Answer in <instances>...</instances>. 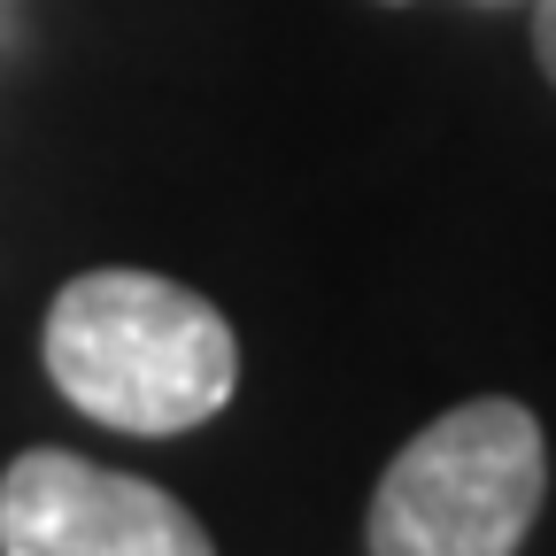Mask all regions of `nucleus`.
Wrapping results in <instances>:
<instances>
[{
	"instance_id": "7ed1b4c3",
	"label": "nucleus",
	"mask_w": 556,
	"mask_h": 556,
	"mask_svg": "<svg viewBox=\"0 0 556 556\" xmlns=\"http://www.w3.org/2000/svg\"><path fill=\"white\" fill-rule=\"evenodd\" d=\"M0 556H217L201 518L155 479L70 448H24L0 471Z\"/></svg>"
},
{
	"instance_id": "39448f33",
	"label": "nucleus",
	"mask_w": 556,
	"mask_h": 556,
	"mask_svg": "<svg viewBox=\"0 0 556 556\" xmlns=\"http://www.w3.org/2000/svg\"><path fill=\"white\" fill-rule=\"evenodd\" d=\"M479 9H510V0H479Z\"/></svg>"
},
{
	"instance_id": "f257e3e1",
	"label": "nucleus",
	"mask_w": 556,
	"mask_h": 556,
	"mask_svg": "<svg viewBox=\"0 0 556 556\" xmlns=\"http://www.w3.org/2000/svg\"><path fill=\"white\" fill-rule=\"evenodd\" d=\"M47 379L70 409L116 433H193L240 387L225 309L163 270H86L47 309Z\"/></svg>"
},
{
	"instance_id": "f03ea898",
	"label": "nucleus",
	"mask_w": 556,
	"mask_h": 556,
	"mask_svg": "<svg viewBox=\"0 0 556 556\" xmlns=\"http://www.w3.org/2000/svg\"><path fill=\"white\" fill-rule=\"evenodd\" d=\"M548 495V433L510 394L441 409L364 510L371 556H518Z\"/></svg>"
},
{
	"instance_id": "20e7f679",
	"label": "nucleus",
	"mask_w": 556,
	"mask_h": 556,
	"mask_svg": "<svg viewBox=\"0 0 556 556\" xmlns=\"http://www.w3.org/2000/svg\"><path fill=\"white\" fill-rule=\"evenodd\" d=\"M533 54H541V78L556 86V0H533Z\"/></svg>"
}]
</instances>
